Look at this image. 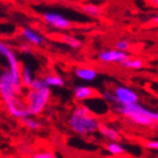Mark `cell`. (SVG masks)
Wrapping results in <instances>:
<instances>
[{
  "mask_svg": "<svg viewBox=\"0 0 158 158\" xmlns=\"http://www.w3.org/2000/svg\"><path fill=\"white\" fill-rule=\"evenodd\" d=\"M43 20L49 27H54L56 30H66L72 27V22L60 13L53 12H44L43 13Z\"/></svg>",
  "mask_w": 158,
  "mask_h": 158,
  "instance_id": "8",
  "label": "cell"
},
{
  "mask_svg": "<svg viewBox=\"0 0 158 158\" xmlns=\"http://www.w3.org/2000/svg\"><path fill=\"white\" fill-rule=\"evenodd\" d=\"M44 87H47V86L44 84V81H43V78H35L30 89H32V90H40V89H43Z\"/></svg>",
  "mask_w": 158,
  "mask_h": 158,
  "instance_id": "22",
  "label": "cell"
},
{
  "mask_svg": "<svg viewBox=\"0 0 158 158\" xmlns=\"http://www.w3.org/2000/svg\"><path fill=\"white\" fill-rule=\"evenodd\" d=\"M60 40H62V42L64 43V44L68 45V46L73 47V48H78V47H80L82 45L80 40L76 39V37H74V36H70V35H63V36L60 37Z\"/></svg>",
  "mask_w": 158,
  "mask_h": 158,
  "instance_id": "17",
  "label": "cell"
},
{
  "mask_svg": "<svg viewBox=\"0 0 158 158\" xmlns=\"http://www.w3.org/2000/svg\"><path fill=\"white\" fill-rule=\"evenodd\" d=\"M0 55H2L8 62V66H9V72L12 76V82L15 90L18 94L21 92L23 86L21 82V66L18 60L17 56H15L13 49L9 46L8 44L3 42H0Z\"/></svg>",
  "mask_w": 158,
  "mask_h": 158,
  "instance_id": "6",
  "label": "cell"
},
{
  "mask_svg": "<svg viewBox=\"0 0 158 158\" xmlns=\"http://www.w3.org/2000/svg\"><path fill=\"white\" fill-rule=\"evenodd\" d=\"M43 81L48 88L56 87V88H63L65 86V80L62 76L56 74H47L43 77Z\"/></svg>",
  "mask_w": 158,
  "mask_h": 158,
  "instance_id": "13",
  "label": "cell"
},
{
  "mask_svg": "<svg viewBox=\"0 0 158 158\" xmlns=\"http://www.w3.org/2000/svg\"><path fill=\"white\" fill-rule=\"evenodd\" d=\"M148 2L151 5L155 6V7H158V0H148Z\"/></svg>",
  "mask_w": 158,
  "mask_h": 158,
  "instance_id": "25",
  "label": "cell"
},
{
  "mask_svg": "<svg viewBox=\"0 0 158 158\" xmlns=\"http://www.w3.org/2000/svg\"><path fill=\"white\" fill-rule=\"evenodd\" d=\"M21 35L29 42V44L34 45V46H41L44 43L43 36H41L36 31L30 29V27H23L21 30Z\"/></svg>",
  "mask_w": 158,
  "mask_h": 158,
  "instance_id": "11",
  "label": "cell"
},
{
  "mask_svg": "<svg viewBox=\"0 0 158 158\" xmlns=\"http://www.w3.org/2000/svg\"><path fill=\"white\" fill-rule=\"evenodd\" d=\"M34 75L32 73V69L29 66H23L21 69V82L22 86L25 88H31L33 81H34Z\"/></svg>",
  "mask_w": 158,
  "mask_h": 158,
  "instance_id": "14",
  "label": "cell"
},
{
  "mask_svg": "<svg viewBox=\"0 0 158 158\" xmlns=\"http://www.w3.org/2000/svg\"><path fill=\"white\" fill-rule=\"evenodd\" d=\"M81 10L86 15H91V17H97V15H100V12H101V8L96 5H91V3L81 6Z\"/></svg>",
  "mask_w": 158,
  "mask_h": 158,
  "instance_id": "19",
  "label": "cell"
},
{
  "mask_svg": "<svg viewBox=\"0 0 158 158\" xmlns=\"http://www.w3.org/2000/svg\"><path fill=\"white\" fill-rule=\"evenodd\" d=\"M0 97L11 116L20 120L31 116L27 104L20 100L18 94L15 92L12 76L10 74L9 69H5L0 73Z\"/></svg>",
  "mask_w": 158,
  "mask_h": 158,
  "instance_id": "1",
  "label": "cell"
},
{
  "mask_svg": "<svg viewBox=\"0 0 158 158\" xmlns=\"http://www.w3.org/2000/svg\"><path fill=\"white\" fill-rule=\"evenodd\" d=\"M145 147L151 149V151H157L158 152V141L155 139H149L145 143Z\"/></svg>",
  "mask_w": 158,
  "mask_h": 158,
  "instance_id": "23",
  "label": "cell"
},
{
  "mask_svg": "<svg viewBox=\"0 0 158 158\" xmlns=\"http://www.w3.org/2000/svg\"><path fill=\"white\" fill-rule=\"evenodd\" d=\"M131 48V42H128L126 40H120L115 43V49L122 51V52H127Z\"/></svg>",
  "mask_w": 158,
  "mask_h": 158,
  "instance_id": "21",
  "label": "cell"
},
{
  "mask_svg": "<svg viewBox=\"0 0 158 158\" xmlns=\"http://www.w3.org/2000/svg\"><path fill=\"white\" fill-rule=\"evenodd\" d=\"M131 58V56L126 52H122L118 49H104L98 54V59L102 63L106 64H124L126 60Z\"/></svg>",
  "mask_w": 158,
  "mask_h": 158,
  "instance_id": "7",
  "label": "cell"
},
{
  "mask_svg": "<svg viewBox=\"0 0 158 158\" xmlns=\"http://www.w3.org/2000/svg\"><path fill=\"white\" fill-rule=\"evenodd\" d=\"M67 124L74 133L81 136L99 132L101 126L98 118L91 115L90 109L82 104H79L74 109L67 120Z\"/></svg>",
  "mask_w": 158,
  "mask_h": 158,
  "instance_id": "2",
  "label": "cell"
},
{
  "mask_svg": "<svg viewBox=\"0 0 158 158\" xmlns=\"http://www.w3.org/2000/svg\"><path fill=\"white\" fill-rule=\"evenodd\" d=\"M73 94H74V98L78 101H86L89 99L96 97L97 91L94 89H92L91 87L84 86V85H80V86H76L73 90Z\"/></svg>",
  "mask_w": 158,
  "mask_h": 158,
  "instance_id": "10",
  "label": "cell"
},
{
  "mask_svg": "<svg viewBox=\"0 0 158 158\" xmlns=\"http://www.w3.org/2000/svg\"><path fill=\"white\" fill-rule=\"evenodd\" d=\"M104 148H106V151L110 155H113V156L122 155V154H124L126 152L125 147L122 144L118 143V142H109L108 144H106Z\"/></svg>",
  "mask_w": 158,
  "mask_h": 158,
  "instance_id": "15",
  "label": "cell"
},
{
  "mask_svg": "<svg viewBox=\"0 0 158 158\" xmlns=\"http://www.w3.org/2000/svg\"><path fill=\"white\" fill-rule=\"evenodd\" d=\"M22 123L27 126L29 130H32V131H37L41 128V123H40L37 120H35L32 116H27V118H24L21 120Z\"/></svg>",
  "mask_w": 158,
  "mask_h": 158,
  "instance_id": "18",
  "label": "cell"
},
{
  "mask_svg": "<svg viewBox=\"0 0 158 158\" xmlns=\"http://www.w3.org/2000/svg\"><path fill=\"white\" fill-rule=\"evenodd\" d=\"M122 66L133 70H139L144 67V62L139 58H130L124 64H122Z\"/></svg>",
  "mask_w": 158,
  "mask_h": 158,
  "instance_id": "16",
  "label": "cell"
},
{
  "mask_svg": "<svg viewBox=\"0 0 158 158\" xmlns=\"http://www.w3.org/2000/svg\"><path fill=\"white\" fill-rule=\"evenodd\" d=\"M51 97H52V91H51V88H48V87H44L43 89H40V90L29 89L25 104H27L30 113H31V116H36L43 113V111L45 110L49 100H51Z\"/></svg>",
  "mask_w": 158,
  "mask_h": 158,
  "instance_id": "5",
  "label": "cell"
},
{
  "mask_svg": "<svg viewBox=\"0 0 158 158\" xmlns=\"http://www.w3.org/2000/svg\"><path fill=\"white\" fill-rule=\"evenodd\" d=\"M154 21H156V22H158V17L154 18Z\"/></svg>",
  "mask_w": 158,
  "mask_h": 158,
  "instance_id": "26",
  "label": "cell"
},
{
  "mask_svg": "<svg viewBox=\"0 0 158 158\" xmlns=\"http://www.w3.org/2000/svg\"><path fill=\"white\" fill-rule=\"evenodd\" d=\"M106 101L115 106H130L138 103L139 96L132 88L126 86H118L113 91H106L102 94Z\"/></svg>",
  "mask_w": 158,
  "mask_h": 158,
  "instance_id": "4",
  "label": "cell"
},
{
  "mask_svg": "<svg viewBox=\"0 0 158 158\" xmlns=\"http://www.w3.org/2000/svg\"><path fill=\"white\" fill-rule=\"evenodd\" d=\"M75 76L78 79L82 80V81H94V79H97L98 77V73L94 68L88 66H78L74 69Z\"/></svg>",
  "mask_w": 158,
  "mask_h": 158,
  "instance_id": "9",
  "label": "cell"
},
{
  "mask_svg": "<svg viewBox=\"0 0 158 158\" xmlns=\"http://www.w3.org/2000/svg\"><path fill=\"white\" fill-rule=\"evenodd\" d=\"M31 158H57V156L52 151H40L33 154Z\"/></svg>",
  "mask_w": 158,
  "mask_h": 158,
  "instance_id": "20",
  "label": "cell"
},
{
  "mask_svg": "<svg viewBox=\"0 0 158 158\" xmlns=\"http://www.w3.org/2000/svg\"><path fill=\"white\" fill-rule=\"evenodd\" d=\"M115 110L136 125L152 126L158 123V111L147 109L139 103L130 106H115Z\"/></svg>",
  "mask_w": 158,
  "mask_h": 158,
  "instance_id": "3",
  "label": "cell"
},
{
  "mask_svg": "<svg viewBox=\"0 0 158 158\" xmlns=\"http://www.w3.org/2000/svg\"><path fill=\"white\" fill-rule=\"evenodd\" d=\"M99 132L101 133V135L103 136V137H106V139H109L110 142H118L121 139V135H120L118 131L116 128L111 127V126L101 124Z\"/></svg>",
  "mask_w": 158,
  "mask_h": 158,
  "instance_id": "12",
  "label": "cell"
},
{
  "mask_svg": "<svg viewBox=\"0 0 158 158\" xmlns=\"http://www.w3.org/2000/svg\"><path fill=\"white\" fill-rule=\"evenodd\" d=\"M20 51L22 53H25V54H29V53L32 52V48H31V44L29 43H23L21 46H20Z\"/></svg>",
  "mask_w": 158,
  "mask_h": 158,
  "instance_id": "24",
  "label": "cell"
}]
</instances>
